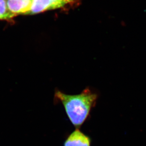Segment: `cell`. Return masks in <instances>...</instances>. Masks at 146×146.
Returning <instances> with one entry per match:
<instances>
[{"instance_id": "cell-4", "label": "cell", "mask_w": 146, "mask_h": 146, "mask_svg": "<svg viewBox=\"0 0 146 146\" xmlns=\"http://www.w3.org/2000/svg\"><path fill=\"white\" fill-rule=\"evenodd\" d=\"M32 0H6L9 11L15 16L29 14Z\"/></svg>"}, {"instance_id": "cell-3", "label": "cell", "mask_w": 146, "mask_h": 146, "mask_svg": "<svg viewBox=\"0 0 146 146\" xmlns=\"http://www.w3.org/2000/svg\"><path fill=\"white\" fill-rule=\"evenodd\" d=\"M91 139L79 129L76 130L67 137L64 146H91Z\"/></svg>"}, {"instance_id": "cell-1", "label": "cell", "mask_w": 146, "mask_h": 146, "mask_svg": "<svg viewBox=\"0 0 146 146\" xmlns=\"http://www.w3.org/2000/svg\"><path fill=\"white\" fill-rule=\"evenodd\" d=\"M98 98L97 94L89 88L80 94L73 95L57 90L54 94V102L62 104L72 124L76 129H80L95 106Z\"/></svg>"}, {"instance_id": "cell-5", "label": "cell", "mask_w": 146, "mask_h": 146, "mask_svg": "<svg viewBox=\"0 0 146 146\" xmlns=\"http://www.w3.org/2000/svg\"><path fill=\"white\" fill-rule=\"evenodd\" d=\"M15 16L8 9L6 0H0V19L9 21Z\"/></svg>"}, {"instance_id": "cell-2", "label": "cell", "mask_w": 146, "mask_h": 146, "mask_svg": "<svg viewBox=\"0 0 146 146\" xmlns=\"http://www.w3.org/2000/svg\"><path fill=\"white\" fill-rule=\"evenodd\" d=\"M74 4V0H32L29 14H36L48 10L62 8Z\"/></svg>"}]
</instances>
